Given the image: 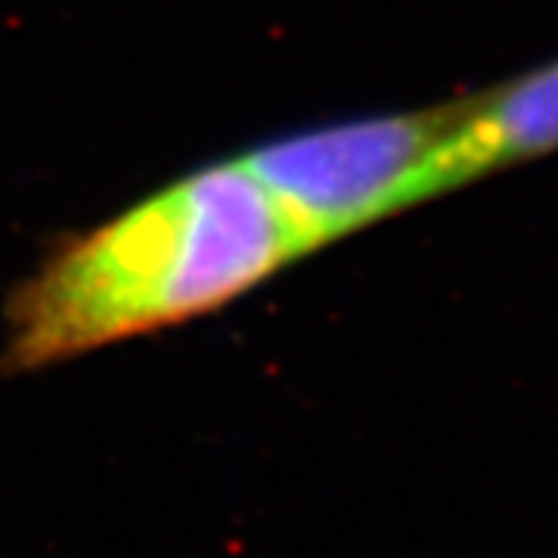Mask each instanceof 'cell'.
Returning <instances> with one entry per match:
<instances>
[{"instance_id":"obj_2","label":"cell","mask_w":558,"mask_h":558,"mask_svg":"<svg viewBox=\"0 0 558 558\" xmlns=\"http://www.w3.org/2000/svg\"><path fill=\"white\" fill-rule=\"evenodd\" d=\"M459 100L329 124L264 143L242 165L274 196L307 252L428 202V165Z\"/></svg>"},{"instance_id":"obj_1","label":"cell","mask_w":558,"mask_h":558,"mask_svg":"<svg viewBox=\"0 0 558 558\" xmlns=\"http://www.w3.org/2000/svg\"><path fill=\"white\" fill-rule=\"evenodd\" d=\"M307 255L240 159L202 168L53 252L10 295L3 373L178 326Z\"/></svg>"},{"instance_id":"obj_3","label":"cell","mask_w":558,"mask_h":558,"mask_svg":"<svg viewBox=\"0 0 558 558\" xmlns=\"http://www.w3.org/2000/svg\"><path fill=\"white\" fill-rule=\"evenodd\" d=\"M553 153H558V57L459 100L457 121L428 165V196L438 199Z\"/></svg>"}]
</instances>
